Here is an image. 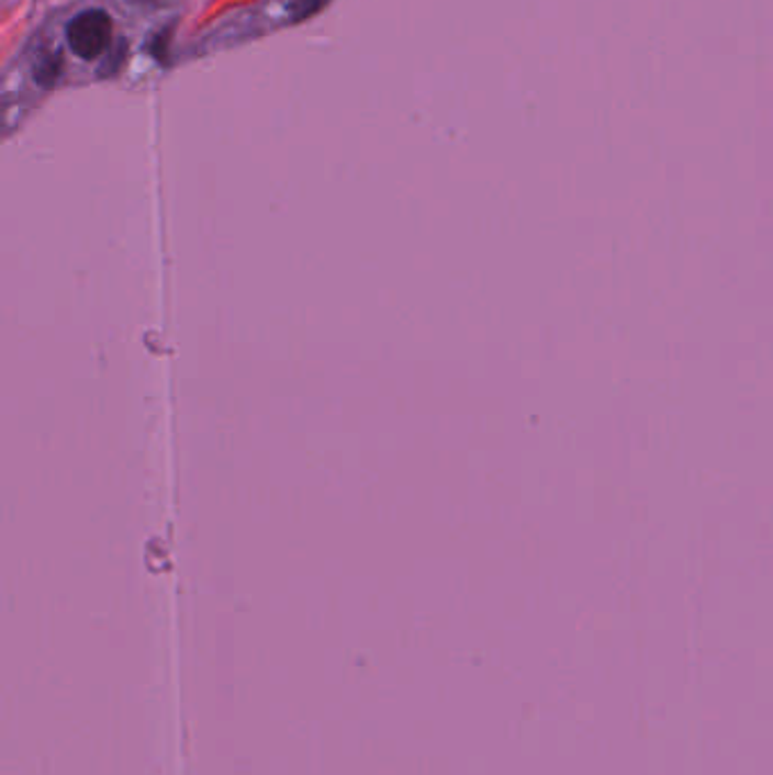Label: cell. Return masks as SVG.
Instances as JSON below:
<instances>
[{
  "label": "cell",
  "mask_w": 773,
  "mask_h": 775,
  "mask_svg": "<svg viewBox=\"0 0 773 775\" xmlns=\"http://www.w3.org/2000/svg\"><path fill=\"white\" fill-rule=\"evenodd\" d=\"M114 21L104 10H85L66 25V42L76 57L91 61L108 53Z\"/></svg>",
  "instance_id": "6da1fadb"
},
{
  "label": "cell",
  "mask_w": 773,
  "mask_h": 775,
  "mask_svg": "<svg viewBox=\"0 0 773 775\" xmlns=\"http://www.w3.org/2000/svg\"><path fill=\"white\" fill-rule=\"evenodd\" d=\"M329 0H293V5H291L293 21H302V19L313 16L315 12H321Z\"/></svg>",
  "instance_id": "7a4b0ae2"
}]
</instances>
